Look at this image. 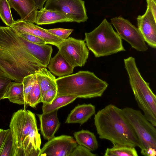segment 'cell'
Segmentation results:
<instances>
[{
  "instance_id": "obj_1",
  "label": "cell",
  "mask_w": 156,
  "mask_h": 156,
  "mask_svg": "<svg viewBox=\"0 0 156 156\" xmlns=\"http://www.w3.org/2000/svg\"><path fill=\"white\" fill-rule=\"evenodd\" d=\"M44 67L29 51L24 38L10 27L0 26V68L12 80L22 82Z\"/></svg>"
},
{
  "instance_id": "obj_2",
  "label": "cell",
  "mask_w": 156,
  "mask_h": 156,
  "mask_svg": "<svg viewBox=\"0 0 156 156\" xmlns=\"http://www.w3.org/2000/svg\"><path fill=\"white\" fill-rule=\"evenodd\" d=\"M94 120L100 139L113 144L139 147L137 137L122 109L109 104L95 114Z\"/></svg>"
},
{
  "instance_id": "obj_3",
  "label": "cell",
  "mask_w": 156,
  "mask_h": 156,
  "mask_svg": "<svg viewBox=\"0 0 156 156\" xmlns=\"http://www.w3.org/2000/svg\"><path fill=\"white\" fill-rule=\"evenodd\" d=\"M56 82L58 95H71L77 98L101 97L108 85L94 73L88 71L58 77Z\"/></svg>"
},
{
  "instance_id": "obj_4",
  "label": "cell",
  "mask_w": 156,
  "mask_h": 156,
  "mask_svg": "<svg viewBox=\"0 0 156 156\" xmlns=\"http://www.w3.org/2000/svg\"><path fill=\"white\" fill-rule=\"evenodd\" d=\"M130 87L135 98L146 118L156 126V96L149 83L142 77L137 66L134 58L130 56L124 59Z\"/></svg>"
},
{
  "instance_id": "obj_5",
  "label": "cell",
  "mask_w": 156,
  "mask_h": 156,
  "mask_svg": "<svg viewBox=\"0 0 156 156\" xmlns=\"http://www.w3.org/2000/svg\"><path fill=\"white\" fill-rule=\"evenodd\" d=\"M85 34L86 45L96 57L125 51L122 39L106 19L93 30Z\"/></svg>"
},
{
  "instance_id": "obj_6",
  "label": "cell",
  "mask_w": 156,
  "mask_h": 156,
  "mask_svg": "<svg viewBox=\"0 0 156 156\" xmlns=\"http://www.w3.org/2000/svg\"><path fill=\"white\" fill-rule=\"evenodd\" d=\"M138 139L140 153L146 156L156 155V129L139 110L131 107L122 108Z\"/></svg>"
},
{
  "instance_id": "obj_7",
  "label": "cell",
  "mask_w": 156,
  "mask_h": 156,
  "mask_svg": "<svg viewBox=\"0 0 156 156\" xmlns=\"http://www.w3.org/2000/svg\"><path fill=\"white\" fill-rule=\"evenodd\" d=\"M36 125L35 115L31 111L21 109L13 114L9 128L13 137L14 156Z\"/></svg>"
},
{
  "instance_id": "obj_8",
  "label": "cell",
  "mask_w": 156,
  "mask_h": 156,
  "mask_svg": "<svg viewBox=\"0 0 156 156\" xmlns=\"http://www.w3.org/2000/svg\"><path fill=\"white\" fill-rule=\"evenodd\" d=\"M58 48L68 62L74 68L84 66L89 51L85 41L69 37L63 40Z\"/></svg>"
},
{
  "instance_id": "obj_9",
  "label": "cell",
  "mask_w": 156,
  "mask_h": 156,
  "mask_svg": "<svg viewBox=\"0 0 156 156\" xmlns=\"http://www.w3.org/2000/svg\"><path fill=\"white\" fill-rule=\"evenodd\" d=\"M44 8L63 13L73 22H84L88 19L82 0H47Z\"/></svg>"
},
{
  "instance_id": "obj_10",
  "label": "cell",
  "mask_w": 156,
  "mask_h": 156,
  "mask_svg": "<svg viewBox=\"0 0 156 156\" xmlns=\"http://www.w3.org/2000/svg\"><path fill=\"white\" fill-rule=\"evenodd\" d=\"M112 23L122 39L137 51H147L148 47L140 31L127 20L121 16L111 19Z\"/></svg>"
},
{
  "instance_id": "obj_11",
  "label": "cell",
  "mask_w": 156,
  "mask_h": 156,
  "mask_svg": "<svg viewBox=\"0 0 156 156\" xmlns=\"http://www.w3.org/2000/svg\"><path fill=\"white\" fill-rule=\"evenodd\" d=\"M77 145L75 140L71 136H55L41 149L39 156H69Z\"/></svg>"
},
{
  "instance_id": "obj_12",
  "label": "cell",
  "mask_w": 156,
  "mask_h": 156,
  "mask_svg": "<svg viewBox=\"0 0 156 156\" xmlns=\"http://www.w3.org/2000/svg\"><path fill=\"white\" fill-rule=\"evenodd\" d=\"M10 27L18 33H26L35 36L43 39L46 44H51L57 47L63 40L33 23L20 19L15 20Z\"/></svg>"
},
{
  "instance_id": "obj_13",
  "label": "cell",
  "mask_w": 156,
  "mask_h": 156,
  "mask_svg": "<svg viewBox=\"0 0 156 156\" xmlns=\"http://www.w3.org/2000/svg\"><path fill=\"white\" fill-rule=\"evenodd\" d=\"M138 29L148 45L156 47V20L147 7L144 14L137 18Z\"/></svg>"
},
{
  "instance_id": "obj_14",
  "label": "cell",
  "mask_w": 156,
  "mask_h": 156,
  "mask_svg": "<svg viewBox=\"0 0 156 156\" xmlns=\"http://www.w3.org/2000/svg\"><path fill=\"white\" fill-rule=\"evenodd\" d=\"M58 110L37 114L40 121L41 133L44 139L48 140L55 137V134L60 126Z\"/></svg>"
},
{
  "instance_id": "obj_15",
  "label": "cell",
  "mask_w": 156,
  "mask_h": 156,
  "mask_svg": "<svg viewBox=\"0 0 156 156\" xmlns=\"http://www.w3.org/2000/svg\"><path fill=\"white\" fill-rule=\"evenodd\" d=\"M11 8L14 9L23 21L35 23L38 9L34 0H8Z\"/></svg>"
},
{
  "instance_id": "obj_16",
  "label": "cell",
  "mask_w": 156,
  "mask_h": 156,
  "mask_svg": "<svg viewBox=\"0 0 156 156\" xmlns=\"http://www.w3.org/2000/svg\"><path fill=\"white\" fill-rule=\"evenodd\" d=\"M95 112V106L91 104L78 105L71 111L65 123H78L82 125L87 122Z\"/></svg>"
},
{
  "instance_id": "obj_17",
  "label": "cell",
  "mask_w": 156,
  "mask_h": 156,
  "mask_svg": "<svg viewBox=\"0 0 156 156\" xmlns=\"http://www.w3.org/2000/svg\"><path fill=\"white\" fill-rule=\"evenodd\" d=\"M64 22H73L65 14L59 12L43 8L37 10L35 23L38 25H42Z\"/></svg>"
},
{
  "instance_id": "obj_18",
  "label": "cell",
  "mask_w": 156,
  "mask_h": 156,
  "mask_svg": "<svg viewBox=\"0 0 156 156\" xmlns=\"http://www.w3.org/2000/svg\"><path fill=\"white\" fill-rule=\"evenodd\" d=\"M47 67L51 72L58 77L71 74L74 68L68 62L59 50L53 57L51 58Z\"/></svg>"
},
{
  "instance_id": "obj_19",
  "label": "cell",
  "mask_w": 156,
  "mask_h": 156,
  "mask_svg": "<svg viewBox=\"0 0 156 156\" xmlns=\"http://www.w3.org/2000/svg\"><path fill=\"white\" fill-rule=\"evenodd\" d=\"M35 73L40 88L41 97L50 89H57L55 77L46 68H40Z\"/></svg>"
},
{
  "instance_id": "obj_20",
  "label": "cell",
  "mask_w": 156,
  "mask_h": 156,
  "mask_svg": "<svg viewBox=\"0 0 156 156\" xmlns=\"http://www.w3.org/2000/svg\"><path fill=\"white\" fill-rule=\"evenodd\" d=\"M8 99L14 103L20 105H26L22 82H11L8 86L3 99Z\"/></svg>"
},
{
  "instance_id": "obj_21",
  "label": "cell",
  "mask_w": 156,
  "mask_h": 156,
  "mask_svg": "<svg viewBox=\"0 0 156 156\" xmlns=\"http://www.w3.org/2000/svg\"><path fill=\"white\" fill-rule=\"evenodd\" d=\"M73 135L76 141L79 145L85 147L91 151H95L98 148V142L93 133L82 129L75 132Z\"/></svg>"
},
{
  "instance_id": "obj_22",
  "label": "cell",
  "mask_w": 156,
  "mask_h": 156,
  "mask_svg": "<svg viewBox=\"0 0 156 156\" xmlns=\"http://www.w3.org/2000/svg\"><path fill=\"white\" fill-rule=\"evenodd\" d=\"M77 98L69 95H58L50 104L43 103L42 107L43 113H47L66 105L72 102Z\"/></svg>"
},
{
  "instance_id": "obj_23",
  "label": "cell",
  "mask_w": 156,
  "mask_h": 156,
  "mask_svg": "<svg viewBox=\"0 0 156 156\" xmlns=\"http://www.w3.org/2000/svg\"><path fill=\"white\" fill-rule=\"evenodd\" d=\"M105 156H138L137 152L135 147L113 144L111 148L105 150Z\"/></svg>"
},
{
  "instance_id": "obj_24",
  "label": "cell",
  "mask_w": 156,
  "mask_h": 156,
  "mask_svg": "<svg viewBox=\"0 0 156 156\" xmlns=\"http://www.w3.org/2000/svg\"><path fill=\"white\" fill-rule=\"evenodd\" d=\"M11 7L7 0H0V18L7 26L10 27L15 20L11 13Z\"/></svg>"
},
{
  "instance_id": "obj_25",
  "label": "cell",
  "mask_w": 156,
  "mask_h": 156,
  "mask_svg": "<svg viewBox=\"0 0 156 156\" xmlns=\"http://www.w3.org/2000/svg\"><path fill=\"white\" fill-rule=\"evenodd\" d=\"M41 98V89L36 78L35 82L28 96L26 105L28 104L32 107L35 108L40 103Z\"/></svg>"
},
{
  "instance_id": "obj_26",
  "label": "cell",
  "mask_w": 156,
  "mask_h": 156,
  "mask_svg": "<svg viewBox=\"0 0 156 156\" xmlns=\"http://www.w3.org/2000/svg\"><path fill=\"white\" fill-rule=\"evenodd\" d=\"M12 135L11 130L0 149V156H14Z\"/></svg>"
},
{
  "instance_id": "obj_27",
  "label": "cell",
  "mask_w": 156,
  "mask_h": 156,
  "mask_svg": "<svg viewBox=\"0 0 156 156\" xmlns=\"http://www.w3.org/2000/svg\"><path fill=\"white\" fill-rule=\"evenodd\" d=\"M36 78V75L34 73L26 76L23 79L22 82L23 85L26 105L28 96L35 82Z\"/></svg>"
},
{
  "instance_id": "obj_28",
  "label": "cell",
  "mask_w": 156,
  "mask_h": 156,
  "mask_svg": "<svg viewBox=\"0 0 156 156\" xmlns=\"http://www.w3.org/2000/svg\"><path fill=\"white\" fill-rule=\"evenodd\" d=\"M12 80L0 68V100L2 99L7 87Z\"/></svg>"
},
{
  "instance_id": "obj_29",
  "label": "cell",
  "mask_w": 156,
  "mask_h": 156,
  "mask_svg": "<svg viewBox=\"0 0 156 156\" xmlns=\"http://www.w3.org/2000/svg\"><path fill=\"white\" fill-rule=\"evenodd\" d=\"M46 30L48 32L63 40L67 39L73 31V29L62 28Z\"/></svg>"
},
{
  "instance_id": "obj_30",
  "label": "cell",
  "mask_w": 156,
  "mask_h": 156,
  "mask_svg": "<svg viewBox=\"0 0 156 156\" xmlns=\"http://www.w3.org/2000/svg\"><path fill=\"white\" fill-rule=\"evenodd\" d=\"M97 154L85 147L78 145L70 154L69 156H96Z\"/></svg>"
},
{
  "instance_id": "obj_31",
  "label": "cell",
  "mask_w": 156,
  "mask_h": 156,
  "mask_svg": "<svg viewBox=\"0 0 156 156\" xmlns=\"http://www.w3.org/2000/svg\"><path fill=\"white\" fill-rule=\"evenodd\" d=\"M57 94V89H50L46 92L42 96L40 102L50 104L56 98Z\"/></svg>"
},
{
  "instance_id": "obj_32",
  "label": "cell",
  "mask_w": 156,
  "mask_h": 156,
  "mask_svg": "<svg viewBox=\"0 0 156 156\" xmlns=\"http://www.w3.org/2000/svg\"><path fill=\"white\" fill-rule=\"evenodd\" d=\"M18 33L25 39L32 43L39 44H46L43 39L38 37L26 33Z\"/></svg>"
},
{
  "instance_id": "obj_33",
  "label": "cell",
  "mask_w": 156,
  "mask_h": 156,
  "mask_svg": "<svg viewBox=\"0 0 156 156\" xmlns=\"http://www.w3.org/2000/svg\"><path fill=\"white\" fill-rule=\"evenodd\" d=\"M147 7L148 8L154 19L156 20V4L155 0H147Z\"/></svg>"
},
{
  "instance_id": "obj_34",
  "label": "cell",
  "mask_w": 156,
  "mask_h": 156,
  "mask_svg": "<svg viewBox=\"0 0 156 156\" xmlns=\"http://www.w3.org/2000/svg\"><path fill=\"white\" fill-rule=\"evenodd\" d=\"M10 131V129H0V149L4 140Z\"/></svg>"
},
{
  "instance_id": "obj_35",
  "label": "cell",
  "mask_w": 156,
  "mask_h": 156,
  "mask_svg": "<svg viewBox=\"0 0 156 156\" xmlns=\"http://www.w3.org/2000/svg\"><path fill=\"white\" fill-rule=\"evenodd\" d=\"M47 0H34L35 3L38 9H41L43 8L44 5Z\"/></svg>"
},
{
  "instance_id": "obj_36",
  "label": "cell",
  "mask_w": 156,
  "mask_h": 156,
  "mask_svg": "<svg viewBox=\"0 0 156 156\" xmlns=\"http://www.w3.org/2000/svg\"></svg>"
}]
</instances>
